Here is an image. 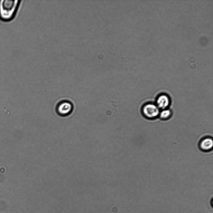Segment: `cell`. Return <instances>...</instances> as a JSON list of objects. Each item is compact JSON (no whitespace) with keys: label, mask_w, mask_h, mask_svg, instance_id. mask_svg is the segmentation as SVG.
<instances>
[{"label":"cell","mask_w":213,"mask_h":213,"mask_svg":"<svg viewBox=\"0 0 213 213\" xmlns=\"http://www.w3.org/2000/svg\"><path fill=\"white\" fill-rule=\"evenodd\" d=\"M20 0H0V19L9 22L15 17L21 3Z\"/></svg>","instance_id":"cell-1"},{"label":"cell","mask_w":213,"mask_h":213,"mask_svg":"<svg viewBox=\"0 0 213 213\" xmlns=\"http://www.w3.org/2000/svg\"><path fill=\"white\" fill-rule=\"evenodd\" d=\"M143 115L148 119H152L157 117L160 114L159 109L156 104L148 103L144 105L142 109Z\"/></svg>","instance_id":"cell-2"},{"label":"cell","mask_w":213,"mask_h":213,"mask_svg":"<svg viewBox=\"0 0 213 213\" xmlns=\"http://www.w3.org/2000/svg\"><path fill=\"white\" fill-rule=\"evenodd\" d=\"M72 105L70 102L65 101L60 103L57 106V110L58 113L63 116L69 114L72 111Z\"/></svg>","instance_id":"cell-3"},{"label":"cell","mask_w":213,"mask_h":213,"mask_svg":"<svg viewBox=\"0 0 213 213\" xmlns=\"http://www.w3.org/2000/svg\"><path fill=\"white\" fill-rule=\"evenodd\" d=\"M170 100L166 95L163 94L159 96L156 100V105L160 109H166L169 105Z\"/></svg>","instance_id":"cell-4"},{"label":"cell","mask_w":213,"mask_h":213,"mask_svg":"<svg viewBox=\"0 0 213 213\" xmlns=\"http://www.w3.org/2000/svg\"><path fill=\"white\" fill-rule=\"evenodd\" d=\"M213 146V141L210 137H206L200 141L199 144L200 149L204 151H208L211 150Z\"/></svg>","instance_id":"cell-5"},{"label":"cell","mask_w":213,"mask_h":213,"mask_svg":"<svg viewBox=\"0 0 213 213\" xmlns=\"http://www.w3.org/2000/svg\"><path fill=\"white\" fill-rule=\"evenodd\" d=\"M171 112L169 109H163L160 112V117L163 119H166L169 118L171 115Z\"/></svg>","instance_id":"cell-6"}]
</instances>
